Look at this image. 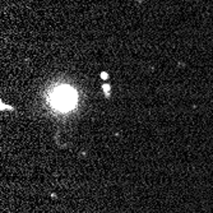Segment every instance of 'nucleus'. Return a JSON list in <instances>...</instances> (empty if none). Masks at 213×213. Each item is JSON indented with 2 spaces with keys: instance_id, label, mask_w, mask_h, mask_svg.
I'll return each mask as SVG.
<instances>
[{
  "instance_id": "nucleus-1",
  "label": "nucleus",
  "mask_w": 213,
  "mask_h": 213,
  "mask_svg": "<svg viewBox=\"0 0 213 213\" xmlns=\"http://www.w3.org/2000/svg\"><path fill=\"white\" fill-rule=\"evenodd\" d=\"M78 102V95L72 87L61 86L56 87L50 95V103L54 108L67 112L75 107Z\"/></svg>"
}]
</instances>
